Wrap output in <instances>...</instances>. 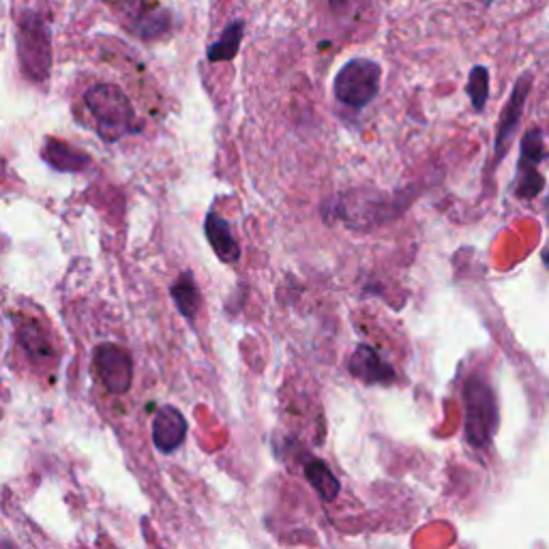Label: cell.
Wrapping results in <instances>:
<instances>
[{
  "mask_svg": "<svg viewBox=\"0 0 549 549\" xmlns=\"http://www.w3.org/2000/svg\"><path fill=\"white\" fill-rule=\"evenodd\" d=\"M86 108L97 123V133L106 142H116L142 129L131 99L116 84H97L84 95Z\"/></svg>",
  "mask_w": 549,
  "mask_h": 549,
  "instance_id": "1",
  "label": "cell"
},
{
  "mask_svg": "<svg viewBox=\"0 0 549 549\" xmlns=\"http://www.w3.org/2000/svg\"><path fill=\"white\" fill-rule=\"evenodd\" d=\"M18 58L24 76L33 82H46L52 69V33L39 13L28 11L18 26Z\"/></svg>",
  "mask_w": 549,
  "mask_h": 549,
  "instance_id": "2",
  "label": "cell"
},
{
  "mask_svg": "<svg viewBox=\"0 0 549 549\" xmlns=\"http://www.w3.org/2000/svg\"><path fill=\"white\" fill-rule=\"evenodd\" d=\"M464 410H466V440L472 447H487L494 440L498 429V402L496 393L489 384L472 376L464 384Z\"/></svg>",
  "mask_w": 549,
  "mask_h": 549,
  "instance_id": "3",
  "label": "cell"
},
{
  "mask_svg": "<svg viewBox=\"0 0 549 549\" xmlns=\"http://www.w3.org/2000/svg\"><path fill=\"white\" fill-rule=\"evenodd\" d=\"M382 69L369 58H352L339 69L333 82V93L348 108H365L378 97Z\"/></svg>",
  "mask_w": 549,
  "mask_h": 549,
  "instance_id": "4",
  "label": "cell"
},
{
  "mask_svg": "<svg viewBox=\"0 0 549 549\" xmlns=\"http://www.w3.org/2000/svg\"><path fill=\"white\" fill-rule=\"evenodd\" d=\"M93 367L101 384L112 395H125L131 389L133 361L131 354L116 344H101L95 348Z\"/></svg>",
  "mask_w": 549,
  "mask_h": 549,
  "instance_id": "5",
  "label": "cell"
},
{
  "mask_svg": "<svg viewBox=\"0 0 549 549\" xmlns=\"http://www.w3.org/2000/svg\"><path fill=\"white\" fill-rule=\"evenodd\" d=\"M545 155L541 131L534 129L528 131L522 142V155H519V168H517V183L515 191L519 198H534L539 196L545 181L539 174V161Z\"/></svg>",
  "mask_w": 549,
  "mask_h": 549,
  "instance_id": "6",
  "label": "cell"
},
{
  "mask_svg": "<svg viewBox=\"0 0 549 549\" xmlns=\"http://www.w3.org/2000/svg\"><path fill=\"white\" fill-rule=\"evenodd\" d=\"M530 91H532V76L530 73H524V76L515 82L507 106H504V110L500 114V123H498V131H496V151H494L498 163L504 159V155L509 153L515 129H517L519 121H522V114H524Z\"/></svg>",
  "mask_w": 549,
  "mask_h": 549,
  "instance_id": "7",
  "label": "cell"
},
{
  "mask_svg": "<svg viewBox=\"0 0 549 549\" xmlns=\"http://www.w3.org/2000/svg\"><path fill=\"white\" fill-rule=\"evenodd\" d=\"M187 436V421L183 412L174 406L157 410L153 421V442L161 453H174Z\"/></svg>",
  "mask_w": 549,
  "mask_h": 549,
  "instance_id": "8",
  "label": "cell"
},
{
  "mask_svg": "<svg viewBox=\"0 0 549 549\" xmlns=\"http://www.w3.org/2000/svg\"><path fill=\"white\" fill-rule=\"evenodd\" d=\"M348 369L354 378L367 384H389L395 380L393 367L384 363L380 354L369 346H359L354 350Z\"/></svg>",
  "mask_w": 549,
  "mask_h": 549,
  "instance_id": "9",
  "label": "cell"
},
{
  "mask_svg": "<svg viewBox=\"0 0 549 549\" xmlns=\"http://www.w3.org/2000/svg\"><path fill=\"white\" fill-rule=\"evenodd\" d=\"M204 232H206V239H209L213 251L219 256L221 262H226V264L239 262L241 247H239V243L234 241V236L230 232V224L224 217L217 215V213L206 215Z\"/></svg>",
  "mask_w": 549,
  "mask_h": 549,
  "instance_id": "10",
  "label": "cell"
},
{
  "mask_svg": "<svg viewBox=\"0 0 549 549\" xmlns=\"http://www.w3.org/2000/svg\"><path fill=\"white\" fill-rule=\"evenodd\" d=\"M41 155L48 166L61 172H82L84 168L91 166V159H88L84 151H78V148H73L71 144L54 138H48Z\"/></svg>",
  "mask_w": 549,
  "mask_h": 549,
  "instance_id": "11",
  "label": "cell"
},
{
  "mask_svg": "<svg viewBox=\"0 0 549 549\" xmlns=\"http://www.w3.org/2000/svg\"><path fill=\"white\" fill-rule=\"evenodd\" d=\"M245 35V22L243 20H234L230 22L224 33L219 35L215 43H211L209 50H206V56H209L211 63H226L232 61V58L239 54L241 43Z\"/></svg>",
  "mask_w": 549,
  "mask_h": 549,
  "instance_id": "12",
  "label": "cell"
},
{
  "mask_svg": "<svg viewBox=\"0 0 549 549\" xmlns=\"http://www.w3.org/2000/svg\"><path fill=\"white\" fill-rule=\"evenodd\" d=\"M305 479L309 481V485L316 489L318 496L324 502H333L339 496V481L335 474L331 472V468L326 466L322 459H311V462L305 464Z\"/></svg>",
  "mask_w": 549,
  "mask_h": 549,
  "instance_id": "13",
  "label": "cell"
},
{
  "mask_svg": "<svg viewBox=\"0 0 549 549\" xmlns=\"http://www.w3.org/2000/svg\"><path fill=\"white\" fill-rule=\"evenodd\" d=\"M172 301L176 309L181 311V316H185L187 320L196 318L200 307V290L189 273H183L176 279V284L172 286Z\"/></svg>",
  "mask_w": 549,
  "mask_h": 549,
  "instance_id": "14",
  "label": "cell"
},
{
  "mask_svg": "<svg viewBox=\"0 0 549 549\" xmlns=\"http://www.w3.org/2000/svg\"><path fill=\"white\" fill-rule=\"evenodd\" d=\"M18 337L20 344L24 346V350L33 356V359H50L52 356V348L48 344L46 335H43L41 326L35 322H24L18 329Z\"/></svg>",
  "mask_w": 549,
  "mask_h": 549,
  "instance_id": "15",
  "label": "cell"
},
{
  "mask_svg": "<svg viewBox=\"0 0 549 549\" xmlns=\"http://www.w3.org/2000/svg\"><path fill=\"white\" fill-rule=\"evenodd\" d=\"M172 20H170V13L166 9H151L144 16V20L133 28V33H136L140 39H146V41H151V39H159L168 33V28H170Z\"/></svg>",
  "mask_w": 549,
  "mask_h": 549,
  "instance_id": "16",
  "label": "cell"
},
{
  "mask_svg": "<svg viewBox=\"0 0 549 549\" xmlns=\"http://www.w3.org/2000/svg\"><path fill=\"white\" fill-rule=\"evenodd\" d=\"M466 93L472 101V108L477 112H483L487 97H489V71L485 67L479 65L470 71Z\"/></svg>",
  "mask_w": 549,
  "mask_h": 549,
  "instance_id": "17",
  "label": "cell"
},
{
  "mask_svg": "<svg viewBox=\"0 0 549 549\" xmlns=\"http://www.w3.org/2000/svg\"><path fill=\"white\" fill-rule=\"evenodd\" d=\"M110 3L125 18L127 28H131V31L144 20L146 13L151 11V9H146L144 0H110Z\"/></svg>",
  "mask_w": 549,
  "mask_h": 549,
  "instance_id": "18",
  "label": "cell"
}]
</instances>
